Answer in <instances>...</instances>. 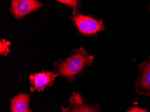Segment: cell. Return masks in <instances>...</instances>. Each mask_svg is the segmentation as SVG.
I'll use <instances>...</instances> for the list:
<instances>
[{"label": "cell", "mask_w": 150, "mask_h": 112, "mask_svg": "<svg viewBox=\"0 0 150 112\" xmlns=\"http://www.w3.org/2000/svg\"><path fill=\"white\" fill-rule=\"evenodd\" d=\"M62 112H99L96 106L86 102L78 93H74L69 98V105L62 107Z\"/></svg>", "instance_id": "5"}, {"label": "cell", "mask_w": 150, "mask_h": 112, "mask_svg": "<svg viewBox=\"0 0 150 112\" xmlns=\"http://www.w3.org/2000/svg\"><path fill=\"white\" fill-rule=\"evenodd\" d=\"M30 98L27 93H20L10 100L11 112H32L29 108Z\"/></svg>", "instance_id": "7"}, {"label": "cell", "mask_w": 150, "mask_h": 112, "mask_svg": "<svg viewBox=\"0 0 150 112\" xmlns=\"http://www.w3.org/2000/svg\"><path fill=\"white\" fill-rule=\"evenodd\" d=\"M127 112H148V111L145 110V109L139 108V107H132V108H131L130 109H129V110L127 111Z\"/></svg>", "instance_id": "10"}, {"label": "cell", "mask_w": 150, "mask_h": 112, "mask_svg": "<svg viewBox=\"0 0 150 112\" xmlns=\"http://www.w3.org/2000/svg\"><path fill=\"white\" fill-rule=\"evenodd\" d=\"M71 19L79 32L83 35H94L104 28L102 20L78 12L74 13Z\"/></svg>", "instance_id": "2"}, {"label": "cell", "mask_w": 150, "mask_h": 112, "mask_svg": "<svg viewBox=\"0 0 150 112\" xmlns=\"http://www.w3.org/2000/svg\"><path fill=\"white\" fill-rule=\"evenodd\" d=\"M149 10H150V7H149Z\"/></svg>", "instance_id": "11"}, {"label": "cell", "mask_w": 150, "mask_h": 112, "mask_svg": "<svg viewBox=\"0 0 150 112\" xmlns=\"http://www.w3.org/2000/svg\"><path fill=\"white\" fill-rule=\"evenodd\" d=\"M10 42L6 40H1L0 42V53L2 55L6 56L10 52Z\"/></svg>", "instance_id": "9"}, {"label": "cell", "mask_w": 150, "mask_h": 112, "mask_svg": "<svg viewBox=\"0 0 150 112\" xmlns=\"http://www.w3.org/2000/svg\"><path fill=\"white\" fill-rule=\"evenodd\" d=\"M140 75L136 82V89L140 94L150 95V56L139 67Z\"/></svg>", "instance_id": "6"}, {"label": "cell", "mask_w": 150, "mask_h": 112, "mask_svg": "<svg viewBox=\"0 0 150 112\" xmlns=\"http://www.w3.org/2000/svg\"><path fill=\"white\" fill-rule=\"evenodd\" d=\"M41 7L42 4L38 0H11L10 12L16 19H22Z\"/></svg>", "instance_id": "3"}, {"label": "cell", "mask_w": 150, "mask_h": 112, "mask_svg": "<svg viewBox=\"0 0 150 112\" xmlns=\"http://www.w3.org/2000/svg\"><path fill=\"white\" fill-rule=\"evenodd\" d=\"M57 73L53 72H40L30 75L29 77L30 81V90L32 91H43L45 88L51 86Z\"/></svg>", "instance_id": "4"}, {"label": "cell", "mask_w": 150, "mask_h": 112, "mask_svg": "<svg viewBox=\"0 0 150 112\" xmlns=\"http://www.w3.org/2000/svg\"><path fill=\"white\" fill-rule=\"evenodd\" d=\"M61 2V3L66 4L69 6L70 8H72L74 11V13L78 12V9L79 7H80V4H79V0H56Z\"/></svg>", "instance_id": "8"}, {"label": "cell", "mask_w": 150, "mask_h": 112, "mask_svg": "<svg viewBox=\"0 0 150 112\" xmlns=\"http://www.w3.org/2000/svg\"><path fill=\"white\" fill-rule=\"evenodd\" d=\"M94 60V56L88 54L83 47L73 51L67 58L54 64V69L58 75L73 81L83 73Z\"/></svg>", "instance_id": "1"}]
</instances>
